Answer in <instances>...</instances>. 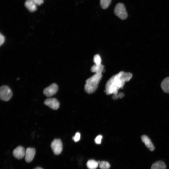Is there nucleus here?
<instances>
[{"instance_id":"obj_3","label":"nucleus","mask_w":169,"mask_h":169,"mask_svg":"<svg viewBox=\"0 0 169 169\" xmlns=\"http://www.w3.org/2000/svg\"><path fill=\"white\" fill-rule=\"evenodd\" d=\"M115 14L120 19L124 20L127 17V13L124 5L119 3L115 6L114 9Z\"/></svg>"},{"instance_id":"obj_16","label":"nucleus","mask_w":169,"mask_h":169,"mask_svg":"<svg viewBox=\"0 0 169 169\" xmlns=\"http://www.w3.org/2000/svg\"><path fill=\"white\" fill-rule=\"evenodd\" d=\"M99 167L101 169H109L110 165V164L106 161H98Z\"/></svg>"},{"instance_id":"obj_5","label":"nucleus","mask_w":169,"mask_h":169,"mask_svg":"<svg viewBox=\"0 0 169 169\" xmlns=\"http://www.w3.org/2000/svg\"><path fill=\"white\" fill-rule=\"evenodd\" d=\"M51 149L54 153L56 155L60 154L62 150L63 146L61 140L59 139H55L51 144Z\"/></svg>"},{"instance_id":"obj_2","label":"nucleus","mask_w":169,"mask_h":169,"mask_svg":"<svg viewBox=\"0 0 169 169\" xmlns=\"http://www.w3.org/2000/svg\"><path fill=\"white\" fill-rule=\"evenodd\" d=\"M102 77V74H95L88 79L84 85L85 91L88 94L94 92L97 89Z\"/></svg>"},{"instance_id":"obj_24","label":"nucleus","mask_w":169,"mask_h":169,"mask_svg":"<svg viewBox=\"0 0 169 169\" xmlns=\"http://www.w3.org/2000/svg\"><path fill=\"white\" fill-rule=\"evenodd\" d=\"M112 98L113 99H116L118 98V94L113 95L112 96Z\"/></svg>"},{"instance_id":"obj_8","label":"nucleus","mask_w":169,"mask_h":169,"mask_svg":"<svg viewBox=\"0 0 169 169\" xmlns=\"http://www.w3.org/2000/svg\"><path fill=\"white\" fill-rule=\"evenodd\" d=\"M35 153V150L33 148H28L25 150V159L28 162L31 161L33 159Z\"/></svg>"},{"instance_id":"obj_12","label":"nucleus","mask_w":169,"mask_h":169,"mask_svg":"<svg viewBox=\"0 0 169 169\" xmlns=\"http://www.w3.org/2000/svg\"><path fill=\"white\" fill-rule=\"evenodd\" d=\"M161 87L163 91L169 93V77L164 79L161 84Z\"/></svg>"},{"instance_id":"obj_10","label":"nucleus","mask_w":169,"mask_h":169,"mask_svg":"<svg viewBox=\"0 0 169 169\" xmlns=\"http://www.w3.org/2000/svg\"><path fill=\"white\" fill-rule=\"evenodd\" d=\"M141 140L146 146L151 151H153L155 149V147L149 137L146 135L141 136Z\"/></svg>"},{"instance_id":"obj_23","label":"nucleus","mask_w":169,"mask_h":169,"mask_svg":"<svg viewBox=\"0 0 169 169\" xmlns=\"http://www.w3.org/2000/svg\"><path fill=\"white\" fill-rule=\"evenodd\" d=\"M118 98H121L124 96V94L123 93H120L118 94Z\"/></svg>"},{"instance_id":"obj_7","label":"nucleus","mask_w":169,"mask_h":169,"mask_svg":"<svg viewBox=\"0 0 169 169\" xmlns=\"http://www.w3.org/2000/svg\"><path fill=\"white\" fill-rule=\"evenodd\" d=\"M44 104L50 108L57 110L59 107V103L57 100L54 98L46 99L44 101Z\"/></svg>"},{"instance_id":"obj_9","label":"nucleus","mask_w":169,"mask_h":169,"mask_svg":"<svg viewBox=\"0 0 169 169\" xmlns=\"http://www.w3.org/2000/svg\"><path fill=\"white\" fill-rule=\"evenodd\" d=\"M25 153L24 148L21 146H18L13 151V154L16 158L21 159L25 156Z\"/></svg>"},{"instance_id":"obj_4","label":"nucleus","mask_w":169,"mask_h":169,"mask_svg":"<svg viewBox=\"0 0 169 169\" xmlns=\"http://www.w3.org/2000/svg\"><path fill=\"white\" fill-rule=\"evenodd\" d=\"M12 93L10 89L8 86H2L0 89V97L3 101H8L11 98Z\"/></svg>"},{"instance_id":"obj_25","label":"nucleus","mask_w":169,"mask_h":169,"mask_svg":"<svg viewBox=\"0 0 169 169\" xmlns=\"http://www.w3.org/2000/svg\"><path fill=\"white\" fill-rule=\"evenodd\" d=\"M34 169H43L40 167H37Z\"/></svg>"},{"instance_id":"obj_20","label":"nucleus","mask_w":169,"mask_h":169,"mask_svg":"<svg viewBox=\"0 0 169 169\" xmlns=\"http://www.w3.org/2000/svg\"><path fill=\"white\" fill-rule=\"evenodd\" d=\"M102 136L101 135H99L97 136L95 140V142L97 144H100L101 142Z\"/></svg>"},{"instance_id":"obj_14","label":"nucleus","mask_w":169,"mask_h":169,"mask_svg":"<svg viewBox=\"0 0 169 169\" xmlns=\"http://www.w3.org/2000/svg\"><path fill=\"white\" fill-rule=\"evenodd\" d=\"M166 166L162 161H158L154 163L152 165L151 169H166Z\"/></svg>"},{"instance_id":"obj_21","label":"nucleus","mask_w":169,"mask_h":169,"mask_svg":"<svg viewBox=\"0 0 169 169\" xmlns=\"http://www.w3.org/2000/svg\"><path fill=\"white\" fill-rule=\"evenodd\" d=\"M37 5L42 4L44 2V0H32Z\"/></svg>"},{"instance_id":"obj_15","label":"nucleus","mask_w":169,"mask_h":169,"mask_svg":"<svg viewBox=\"0 0 169 169\" xmlns=\"http://www.w3.org/2000/svg\"><path fill=\"white\" fill-rule=\"evenodd\" d=\"M86 166L89 169H96L99 166V163L94 160H90L88 161Z\"/></svg>"},{"instance_id":"obj_13","label":"nucleus","mask_w":169,"mask_h":169,"mask_svg":"<svg viewBox=\"0 0 169 169\" xmlns=\"http://www.w3.org/2000/svg\"><path fill=\"white\" fill-rule=\"evenodd\" d=\"M104 66L101 64L100 65L94 64L91 68V71L95 74H102Z\"/></svg>"},{"instance_id":"obj_18","label":"nucleus","mask_w":169,"mask_h":169,"mask_svg":"<svg viewBox=\"0 0 169 169\" xmlns=\"http://www.w3.org/2000/svg\"><path fill=\"white\" fill-rule=\"evenodd\" d=\"M93 61L95 64H101V59L100 56L98 54L95 55L93 58Z\"/></svg>"},{"instance_id":"obj_1","label":"nucleus","mask_w":169,"mask_h":169,"mask_svg":"<svg viewBox=\"0 0 169 169\" xmlns=\"http://www.w3.org/2000/svg\"><path fill=\"white\" fill-rule=\"evenodd\" d=\"M132 76L131 73L123 71L112 76L105 85V92L106 94H118L119 90L122 88L125 82L129 81Z\"/></svg>"},{"instance_id":"obj_19","label":"nucleus","mask_w":169,"mask_h":169,"mask_svg":"<svg viewBox=\"0 0 169 169\" xmlns=\"http://www.w3.org/2000/svg\"><path fill=\"white\" fill-rule=\"evenodd\" d=\"M80 137V134L79 132H77L75 135L73 137L72 139L75 142H77L79 141Z\"/></svg>"},{"instance_id":"obj_22","label":"nucleus","mask_w":169,"mask_h":169,"mask_svg":"<svg viewBox=\"0 0 169 169\" xmlns=\"http://www.w3.org/2000/svg\"><path fill=\"white\" fill-rule=\"evenodd\" d=\"M0 46H1L3 44L5 41V38L4 36L1 33H0Z\"/></svg>"},{"instance_id":"obj_11","label":"nucleus","mask_w":169,"mask_h":169,"mask_svg":"<svg viewBox=\"0 0 169 169\" xmlns=\"http://www.w3.org/2000/svg\"><path fill=\"white\" fill-rule=\"evenodd\" d=\"M25 6L31 12L35 11L37 9V5L32 0H26L25 3Z\"/></svg>"},{"instance_id":"obj_17","label":"nucleus","mask_w":169,"mask_h":169,"mask_svg":"<svg viewBox=\"0 0 169 169\" xmlns=\"http://www.w3.org/2000/svg\"><path fill=\"white\" fill-rule=\"evenodd\" d=\"M111 2V0H100V4L102 8L106 9L109 6Z\"/></svg>"},{"instance_id":"obj_6","label":"nucleus","mask_w":169,"mask_h":169,"mask_svg":"<svg viewBox=\"0 0 169 169\" xmlns=\"http://www.w3.org/2000/svg\"><path fill=\"white\" fill-rule=\"evenodd\" d=\"M58 89V85L55 83H53L45 88L43 90V93L47 96H51L57 93Z\"/></svg>"}]
</instances>
